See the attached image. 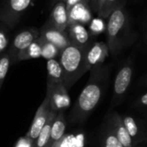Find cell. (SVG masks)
I'll list each match as a JSON object with an SVG mask.
<instances>
[{
	"mask_svg": "<svg viewBox=\"0 0 147 147\" xmlns=\"http://www.w3.org/2000/svg\"><path fill=\"white\" fill-rule=\"evenodd\" d=\"M110 73V65L102 64L90 70L87 84L68 115V121L71 123H83L92 114L107 91Z\"/></svg>",
	"mask_w": 147,
	"mask_h": 147,
	"instance_id": "obj_1",
	"label": "cell"
},
{
	"mask_svg": "<svg viewBox=\"0 0 147 147\" xmlns=\"http://www.w3.org/2000/svg\"><path fill=\"white\" fill-rule=\"evenodd\" d=\"M106 34V44L109 53L113 56H117L118 53L135 41L137 34L132 31L123 8L117 6L108 16Z\"/></svg>",
	"mask_w": 147,
	"mask_h": 147,
	"instance_id": "obj_2",
	"label": "cell"
},
{
	"mask_svg": "<svg viewBox=\"0 0 147 147\" xmlns=\"http://www.w3.org/2000/svg\"><path fill=\"white\" fill-rule=\"evenodd\" d=\"M85 52L86 50L70 43L61 51L58 58L63 71V84L67 90L89 71L85 61Z\"/></svg>",
	"mask_w": 147,
	"mask_h": 147,
	"instance_id": "obj_3",
	"label": "cell"
},
{
	"mask_svg": "<svg viewBox=\"0 0 147 147\" xmlns=\"http://www.w3.org/2000/svg\"><path fill=\"white\" fill-rule=\"evenodd\" d=\"M134 72V62L129 57L119 69L114 82L113 96L110 103V110L120 105L126 97L132 84Z\"/></svg>",
	"mask_w": 147,
	"mask_h": 147,
	"instance_id": "obj_4",
	"label": "cell"
},
{
	"mask_svg": "<svg viewBox=\"0 0 147 147\" xmlns=\"http://www.w3.org/2000/svg\"><path fill=\"white\" fill-rule=\"evenodd\" d=\"M33 0H6L0 9V22L12 28L29 7Z\"/></svg>",
	"mask_w": 147,
	"mask_h": 147,
	"instance_id": "obj_5",
	"label": "cell"
},
{
	"mask_svg": "<svg viewBox=\"0 0 147 147\" xmlns=\"http://www.w3.org/2000/svg\"><path fill=\"white\" fill-rule=\"evenodd\" d=\"M39 35L40 32L38 29L34 28H30L19 32L15 36V38L11 41L9 50L7 51L11 61V65L17 63L16 59L19 53L26 49L33 41L37 40Z\"/></svg>",
	"mask_w": 147,
	"mask_h": 147,
	"instance_id": "obj_6",
	"label": "cell"
},
{
	"mask_svg": "<svg viewBox=\"0 0 147 147\" xmlns=\"http://www.w3.org/2000/svg\"><path fill=\"white\" fill-rule=\"evenodd\" d=\"M49 98L51 110L63 111L70 106L68 90L63 83H47V95Z\"/></svg>",
	"mask_w": 147,
	"mask_h": 147,
	"instance_id": "obj_7",
	"label": "cell"
},
{
	"mask_svg": "<svg viewBox=\"0 0 147 147\" xmlns=\"http://www.w3.org/2000/svg\"><path fill=\"white\" fill-rule=\"evenodd\" d=\"M39 32V40L54 45L60 52L70 44L66 30H59L57 28L53 27V25H51L48 22H47L46 24L42 26L41 29Z\"/></svg>",
	"mask_w": 147,
	"mask_h": 147,
	"instance_id": "obj_8",
	"label": "cell"
},
{
	"mask_svg": "<svg viewBox=\"0 0 147 147\" xmlns=\"http://www.w3.org/2000/svg\"><path fill=\"white\" fill-rule=\"evenodd\" d=\"M66 33L70 43L84 50H87L91 45L90 35L85 26L79 22L71 23L66 28Z\"/></svg>",
	"mask_w": 147,
	"mask_h": 147,
	"instance_id": "obj_9",
	"label": "cell"
},
{
	"mask_svg": "<svg viewBox=\"0 0 147 147\" xmlns=\"http://www.w3.org/2000/svg\"><path fill=\"white\" fill-rule=\"evenodd\" d=\"M50 111H51V108L49 104V98L47 96H46L42 103L38 108L36 114L34 115V118L33 120V122L30 126V128L26 134V136L29 138L31 140L34 141L36 138L38 137L40 130L44 127L48 118Z\"/></svg>",
	"mask_w": 147,
	"mask_h": 147,
	"instance_id": "obj_10",
	"label": "cell"
},
{
	"mask_svg": "<svg viewBox=\"0 0 147 147\" xmlns=\"http://www.w3.org/2000/svg\"><path fill=\"white\" fill-rule=\"evenodd\" d=\"M109 53V51L105 42L98 41L91 43L85 52V61L89 71L95 66L103 64Z\"/></svg>",
	"mask_w": 147,
	"mask_h": 147,
	"instance_id": "obj_11",
	"label": "cell"
},
{
	"mask_svg": "<svg viewBox=\"0 0 147 147\" xmlns=\"http://www.w3.org/2000/svg\"><path fill=\"white\" fill-rule=\"evenodd\" d=\"M108 126L114 132L115 135L121 142L123 147H134V143L129 136L121 119V116L115 112L111 111L108 119Z\"/></svg>",
	"mask_w": 147,
	"mask_h": 147,
	"instance_id": "obj_12",
	"label": "cell"
},
{
	"mask_svg": "<svg viewBox=\"0 0 147 147\" xmlns=\"http://www.w3.org/2000/svg\"><path fill=\"white\" fill-rule=\"evenodd\" d=\"M47 22L59 30H66L68 26V14L65 0H59L55 3Z\"/></svg>",
	"mask_w": 147,
	"mask_h": 147,
	"instance_id": "obj_13",
	"label": "cell"
},
{
	"mask_svg": "<svg viewBox=\"0 0 147 147\" xmlns=\"http://www.w3.org/2000/svg\"><path fill=\"white\" fill-rule=\"evenodd\" d=\"M66 128V121L64 111L58 112L50 130V136L46 147H55L63 139Z\"/></svg>",
	"mask_w": 147,
	"mask_h": 147,
	"instance_id": "obj_14",
	"label": "cell"
},
{
	"mask_svg": "<svg viewBox=\"0 0 147 147\" xmlns=\"http://www.w3.org/2000/svg\"><path fill=\"white\" fill-rule=\"evenodd\" d=\"M88 4L84 1H80L68 11V25L74 22L84 25L90 21L91 16Z\"/></svg>",
	"mask_w": 147,
	"mask_h": 147,
	"instance_id": "obj_15",
	"label": "cell"
},
{
	"mask_svg": "<svg viewBox=\"0 0 147 147\" xmlns=\"http://www.w3.org/2000/svg\"><path fill=\"white\" fill-rule=\"evenodd\" d=\"M57 114H58V112H55L53 110L50 111L48 118H47L44 127L40 130V132L38 137L36 138V140L34 141L33 147H46L47 142H48V140H49L50 130H51L52 124H53Z\"/></svg>",
	"mask_w": 147,
	"mask_h": 147,
	"instance_id": "obj_16",
	"label": "cell"
},
{
	"mask_svg": "<svg viewBox=\"0 0 147 147\" xmlns=\"http://www.w3.org/2000/svg\"><path fill=\"white\" fill-rule=\"evenodd\" d=\"M47 83H63V71L59 59H47Z\"/></svg>",
	"mask_w": 147,
	"mask_h": 147,
	"instance_id": "obj_17",
	"label": "cell"
},
{
	"mask_svg": "<svg viewBox=\"0 0 147 147\" xmlns=\"http://www.w3.org/2000/svg\"><path fill=\"white\" fill-rule=\"evenodd\" d=\"M121 119L129 136L133 140L134 146L138 144L140 140L141 134H140V127L136 120L130 115H125L124 117H121Z\"/></svg>",
	"mask_w": 147,
	"mask_h": 147,
	"instance_id": "obj_18",
	"label": "cell"
},
{
	"mask_svg": "<svg viewBox=\"0 0 147 147\" xmlns=\"http://www.w3.org/2000/svg\"><path fill=\"white\" fill-rule=\"evenodd\" d=\"M41 57V51H40V44L38 40L33 41L26 49L19 53L17 56V63L22 60H28L32 59H36Z\"/></svg>",
	"mask_w": 147,
	"mask_h": 147,
	"instance_id": "obj_19",
	"label": "cell"
},
{
	"mask_svg": "<svg viewBox=\"0 0 147 147\" xmlns=\"http://www.w3.org/2000/svg\"><path fill=\"white\" fill-rule=\"evenodd\" d=\"M119 0H98L96 3V10L102 18H108L110 13L117 7Z\"/></svg>",
	"mask_w": 147,
	"mask_h": 147,
	"instance_id": "obj_20",
	"label": "cell"
},
{
	"mask_svg": "<svg viewBox=\"0 0 147 147\" xmlns=\"http://www.w3.org/2000/svg\"><path fill=\"white\" fill-rule=\"evenodd\" d=\"M38 41L40 44V51H41V57L45 58L46 59H57L59 58L60 54V51L53 44L40 40L37 39Z\"/></svg>",
	"mask_w": 147,
	"mask_h": 147,
	"instance_id": "obj_21",
	"label": "cell"
},
{
	"mask_svg": "<svg viewBox=\"0 0 147 147\" xmlns=\"http://www.w3.org/2000/svg\"><path fill=\"white\" fill-rule=\"evenodd\" d=\"M11 65V61L7 52L0 56V90L3 84L4 79L8 73V71Z\"/></svg>",
	"mask_w": 147,
	"mask_h": 147,
	"instance_id": "obj_22",
	"label": "cell"
},
{
	"mask_svg": "<svg viewBox=\"0 0 147 147\" xmlns=\"http://www.w3.org/2000/svg\"><path fill=\"white\" fill-rule=\"evenodd\" d=\"M102 147H123L121 142L118 140L116 136L111 128L108 126V129L106 134L102 139Z\"/></svg>",
	"mask_w": 147,
	"mask_h": 147,
	"instance_id": "obj_23",
	"label": "cell"
},
{
	"mask_svg": "<svg viewBox=\"0 0 147 147\" xmlns=\"http://www.w3.org/2000/svg\"><path fill=\"white\" fill-rule=\"evenodd\" d=\"M147 107V93L145 91L138 96L134 103V108L140 112L146 113Z\"/></svg>",
	"mask_w": 147,
	"mask_h": 147,
	"instance_id": "obj_24",
	"label": "cell"
},
{
	"mask_svg": "<svg viewBox=\"0 0 147 147\" xmlns=\"http://www.w3.org/2000/svg\"><path fill=\"white\" fill-rule=\"evenodd\" d=\"M9 44V37L5 28H0V56L7 52V48Z\"/></svg>",
	"mask_w": 147,
	"mask_h": 147,
	"instance_id": "obj_25",
	"label": "cell"
},
{
	"mask_svg": "<svg viewBox=\"0 0 147 147\" xmlns=\"http://www.w3.org/2000/svg\"><path fill=\"white\" fill-rule=\"evenodd\" d=\"M104 28L103 23L101 20H97L95 19L93 21H91V25H90V29L92 31V33L94 34H98L99 32H101L102 29Z\"/></svg>",
	"mask_w": 147,
	"mask_h": 147,
	"instance_id": "obj_26",
	"label": "cell"
},
{
	"mask_svg": "<svg viewBox=\"0 0 147 147\" xmlns=\"http://www.w3.org/2000/svg\"><path fill=\"white\" fill-rule=\"evenodd\" d=\"M33 145H34V141L31 140L27 136H25V137L20 138L16 141L15 147H33Z\"/></svg>",
	"mask_w": 147,
	"mask_h": 147,
	"instance_id": "obj_27",
	"label": "cell"
},
{
	"mask_svg": "<svg viewBox=\"0 0 147 147\" xmlns=\"http://www.w3.org/2000/svg\"><path fill=\"white\" fill-rule=\"evenodd\" d=\"M80 1H83V0H65V5H66V10H67V13H68V11L76 4V3H78V2H80Z\"/></svg>",
	"mask_w": 147,
	"mask_h": 147,
	"instance_id": "obj_28",
	"label": "cell"
},
{
	"mask_svg": "<svg viewBox=\"0 0 147 147\" xmlns=\"http://www.w3.org/2000/svg\"><path fill=\"white\" fill-rule=\"evenodd\" d=\"M90 2H92L94 8H95V9H96V3H97V0H90Z\"/></svg>",
	"mask_w": 147,
	"mask_h": 147,
	"instance_id": "obj_29",
	"label": "cell"
},
{
	"mask_svg": "<svg viewBox=\"0 0 147 147\" xmlns=\"http://www.w3.org/2000/svg\"><path fill=\"white\" fill-rule=\"evenodd\" d=\"M84 2H85V3H89L90 2V0H83Z\"/></svg>",
	"mask_w": 147,
	"mask_h": 147,
	"instance_id": "obj_30",
	"label": "cell"
},
{
	"mask_svg": "<svg viewBox=\"0 0 147 147\" xmlns=\"http://www.w3.org/2000/svg\"><path fill=\"white\" fill-rule=\"evenodd\" d=\"M140 147H141V146H140Z\"/></svg>",
	"mask_w": 147,
	"mask_h": 147,
	"instance_id": "obj_31",
	"label": "cell"
}]
</instances>
